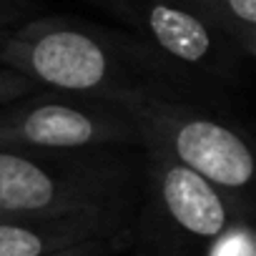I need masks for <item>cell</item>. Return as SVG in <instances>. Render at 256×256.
Returning <instances> with one entry per match:
<instances>
[{"label": "cell", "mask_w": 256, "mask_h": 256, "mask_svg": "<svg viewBox=\"0 0 256 256\" xmlns=\"http://www.w3.org/2000/svg\"><path fill=\"white\" fill-rule=\"evenodd\" d=\"M98 146H141L136 126L108 100L30 93L0 108V148L76 151Z\"/></svg>", "instance_id": "obj_5"}, {"label": "cell", "mask_w": 256, "mask_h": 256, "mask_svg": "<svg viewBox=\"0 0 256 256\" xmlns=\"http://www.w3.org/2000/svg\"><path fill=\"white\" fill-rule=\"evenodd\" d=\"M120 241H123V236L120 238H108V241H90V244H83V246H76V248L53 254V256H106L108 251L118 248Z\"/></svg>", "instance_id": "obj_10"}, {"label": "cell", "mask_w": 256, "mask_h": 256, "mask_svg": "<svg viewBox=\"0 0 256 256\" xmlns=\"http://www.w3.org/2000/svg\"><path fill=\"white\" fill-rule=\"evenodd\" d=\"M128 53L113 36L83 28L66 18L30 20L10 28L0 66L20 70L38 86L106 100L113 90L141 83L128 70Z\"/></svg>", "instance_id": "obj_4"}, {"label": "cell", "mask_w": 256, "mask_h": 256, "mask_svg": "<svg viewBox=\"0 0 256 256\" xmlns=\"http://www.w3.org/2000/svg\"><path fill=\"white\" fill-rule=\"evenodd\" d=\"M26 6V0H0V28H13Z\"/></svg>", "instance_id": "obj_11"}, {"label": "cell", "mask_w": 256, "mask_h": 256, "mask_svg": "<svg viewBox=\"0 0 256 256\" xmlns=\"http://www.w3.org/2000/svg\"><path fill=\"white\" fill-rule=\"evenodd\" d=\"M131 218L110 214L0 216V256H53L90 241L126 236Z\"/></svg>", "instance_id": "obj_7"}, {"label": "cell", "mask_w": 256, "mask_h": 256, "mask_svg": "<svg viewBox=\"0 0 256 256\" xmlns=\"http://www.w3.org/2000/svg\"><path fill=\"white\" fill-rule=\"evenodd\" d=\"M136 126L141 146H156L224 191L244 216L251 214L254 154L244 136L224 120L206 116L141 80L106 98Z\"/></svg>", "instance_id": "obj_2"}, {"label": "cell", "mask_w": 256, "mask_h": 256, "mask_svg": "<svg viewBox=\"0 0 256 256\" xmlns=\"http://www.w3.org/2000/svg\"><path fill=\"white\" fill-rule=\"evenodd\" d=\"M246 216L201 174L144 144L141 196L131 218L144 256H208Z\"/></svg>", "instance_id": "obj_3"}, {"label": "cell", "mask_w": 256, "mask_h": 256, "mask_svg": "<svg viewBox=\"0 0 256 256\" xmlns=\"http://www.w3.org/2000/svg\"><path fill=\"white\" fill-rule=\"evenodd\" d=\"M8 36H10V28H0V53H3V46H6Z\"/></svg>", "instance_id": "obj_12"}, {"label": "cell", "mask_w": 256, "mask_h": 256, "mask_svg": "<svg viewBox=\"0 0 256 256\" xmlns=\"http://www.w3.org/2000/svg\"><path fill=\"white\" fill-rule=\"evenodd\" d=\"M38 90V83L28 76H23L20 70H13V68H0V103H13L23 96H30Z\"/></svg>", "instance_id": "obj_9"}, {"label": "cell", "mask_w": 256, "mask_h": 256, "mask_svg": "<svg viewBox=\"0 0 256 256\" xmlns=\"http://www.w3.org/2000/svg\"><path fill=\"white\" fill-rule=\"evenodd\" d=\"M120 146L0 148V216L110 214L134 218L144 164Z\"/></svg>", "instance_id": "obj_1"}, {"label": "cell", "mask_w": 256, "mask_h": 256, "mask_svg": "<svg viewBox=\"0 0 256 256\" xmlns=\"http://www.w3.org/2000/svg\"><path fill=\"white\" fill-rule=\"evenodd\" d=\"M118 20L134 26L136 33L166 56L174 66L201 70L208 76H226L241 56L234 40L198 16L181 0H96Z\"/></svg>", "instance_id": "obj_6"}, {"label": "cell", "mask_w": 256, "mask_h": 256, "mask_svg": "<svg viewBox=\"0 0 256 256\" xmlns=\"http://www.w3.org/2000/svg\"><path fill=\"white\" fill-rule=\"evenodd\" d=\"M218 26L238 48L244 58H254L256 50V0H181Z\"/></svg>", "instance_id": "obj_8"}]
</instances>
